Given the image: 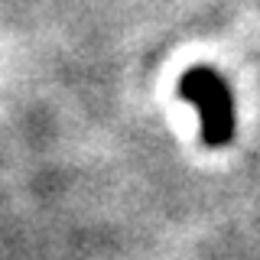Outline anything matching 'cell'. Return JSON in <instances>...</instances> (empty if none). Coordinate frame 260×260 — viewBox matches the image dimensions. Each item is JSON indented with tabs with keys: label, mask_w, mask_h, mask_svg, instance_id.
I'll list each match as a JSON object with an SVG mask.
<instances>
[{
	"label": "cell",
	"mask_w": 260,
	"mask_h": 260,
	"mask_svg": "<svg viewBox=\"0 0 260 260\" xmlns=\"http://www.w3.org/2000/svg\"><path fill=\"white\" fill-rule=\"evenodd\" d=\"M179 94L199 114L202 140L208 146H228L234 140V98L215 69H189L179 81Z\"/></svg>",
	"instance_id": "cell-1"
}]
</instances>
